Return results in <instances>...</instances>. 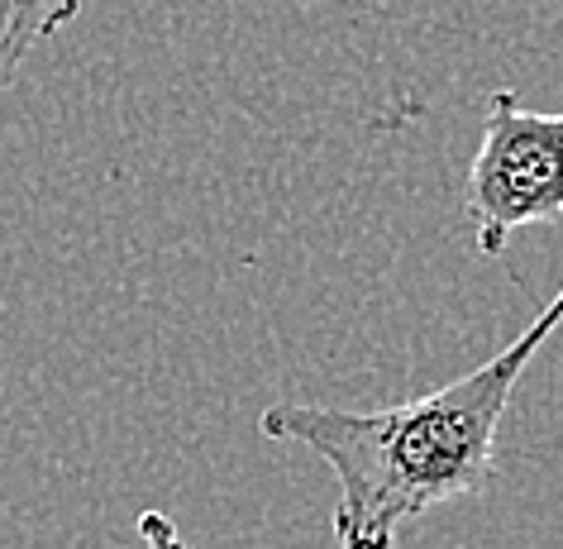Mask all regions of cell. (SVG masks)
Returning <instances> with one entry per match:
<instances>
[{
  "label": "cell",
  "instance_id": "6da1fadb",
  "mask_svg": "<svg viewBox=\"0 0 563 549\" xmlns=\"http://www.w3.org/2000/svg\"><path fill=\"white\" fill-rule=\"evenodd\" d=\"M563 326L559 297L520 330V340L497 349L483 369L426 392V397L344 411V406L273 402L258 416L267 440L301 444L340 483L334 540L340 549H391L416 516L473 497L497 473V435L511 411L520 373L540 344Z\"/></svg>",
  "mask_w": 563,
  "mask_h": 549
},
{
  "label": "cell",
  "instance_id": "7a4b0ae2",
  "mask_svg": "<svg viewBox=\"0 0 563 549\" xmlns=\"http://www.w3.org/2000/svg\"><path fill=\"white\" fill-rule=\"evenodd\" d=\"M563 216V110H526L492 91L483 144L468 167V224L483 259H501L516 230Z\"/></svg>",
  "mask_w": 563,
  "mask_h": 549
},
{
  "label": "cell",
  "instance_id": "3957f363",
  "mask_svg": "<svg viewBox=\"0 0 563 549\" xmlns=\"http://www.w3.org/2000/svg\"><path fill=\"white\" fill-rule=\"evenodd\" d=\"M81 0H0V91L20 77L24 58L73 24Z\"/></svg>",
  "mask_w": 563,
  "mask_h": 549
},
{
  "label": "cell",
  "instance_id": "277c9868",
  "mask_svg": "<svg viewBox=\"0 0 563 549\" xmlns=\"http://www.w3.org/2000/svg\"><path fill=\"white\" fill-rule=\"evenodd\" d=\"M139 540H144V549H191L163 512H144V516H139Z\"/></svg>",
  "mask_w": 563,
  "mask_h": 549
}]
</instances>
